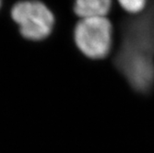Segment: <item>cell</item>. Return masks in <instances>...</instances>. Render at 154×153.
I'll list each match as a JSON object with an SVG mask.
<instances>
[{
  "label": "cell",
  "instance_id": "1",
  "mask_svg": "<svg viewBox=\"0 0 154 153\" xmlns=\"http://www.w3.org/2000/svg\"><path fill=\"white\" fill-rule=\"evenodd\" d=\"M114 28L108 17L79 20L74 29V41L79 52L89 59L108 57L113 46Z\"/></svg>",
  "mask_w": 154,
  "mask_h": 153
},
{
  "label": "cell",
  "instance_id": "2",
  "mask_svg": "<svg viewBox=\"0 0 154 153\" xmlns=\"http://www.w3.org/2000/svg\"><path fill=\"white\" fill-rule=\"evenodd\" d=\"M11 17L21 35L32 41L48 37L53 30L54 18L51 10L40 1H21L13 6Z\"/></svg>",
  "mask_w": 154,
  "mask_h": 153
},
{
  "label": "cell",
  "instance_id": "3",
  "mask_svg": "<svg viewBox=\"0 0 154 153\" xmlns=\"http://www.w3.org/2000/svg\"><path fill=\"white\" fill-rule=\"evenodd\" d=\"M113 0H78L73 9L79 20L108 17Z\"/></svg>",
  "mask_w": 154,
  "mask_h": 153
},
{
  "label": "cell",
  "instance_id": "4",
  "mask_svg": "<svg viewBox=\"0 0 154 153\" xmlns=\"http://www.w3.org/2000/svg\"><path fill=\"white\" fill-rule=\"evenodd\" d=\"M122 9L130 15L142 13L148 4V0H117Z\"/></svg>",
  "mask_w": 154,
  "mask_h": 153
},
{
  "label": "cell",
  "instance_id": "5",
  "mask_svg": "<svg viewBox=\"0 0 154 153\" xmlns=\"http://www.w3.org/2000/svg\"><path fill=\"white\" fill-rule=\"evenodd\" d=\"M0 5H1V2H0Z\"/></svg>",
  "mask_w": 154,
  "mask_h": 153
}]
</instances>
